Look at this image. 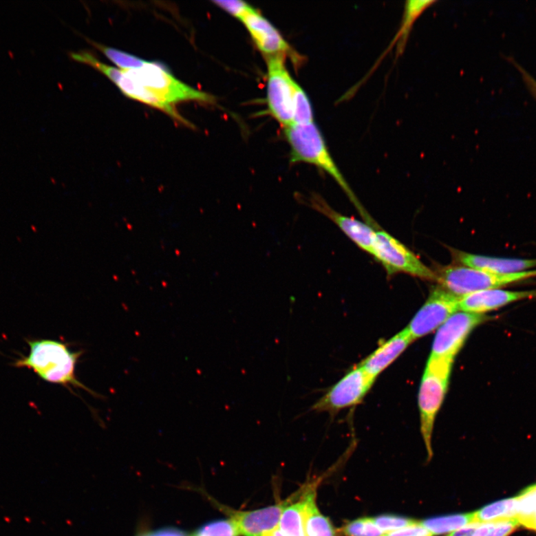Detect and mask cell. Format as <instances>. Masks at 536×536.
Masks as SVG:
<instances>
[{
	"instance_id": "23",
	"label": "cell",
	"mask_w": 536,
	"mask_h": 536,
	"mask_svg": "<svg viewBox=\"0 0 536 536\" xmlns=\"http://www.w3.org/2000/svg\"><path fill=\"white\" fill-rule=\"evenodd\" d=\"M314 122L313 108L310 98L298 84L296 87L294 101V123Z\"/></svg>"
},
{
	"instance_id": "20",
	"label": "cell",
	"mask_w": 536,
	"mask_h": 536,
	"mask_svg": "<svg viewBox=\"0 0 536 536\" xmlns=\"http://www.w3.org/2000/svg\"><path fill=\"white\" fill-rule=\"evenodd\" d=\"M517 497L486 505L475 512V522L489 523L516 519Z\"/></svg>"
},
{
	"instance_id": "12",
	"label": "cell",
	"mask_w": 536,
	"mask_h": 536,
	"mask_svg": "<svg viewBox=\"0 0 536 536\" xmlns=\"http://www.w3.org/2000/svg\"><path fill=\"white\" fill-rule=\"evenodd\" d=\"M249 32L258 50L266 58L284 56H294L290 45L266 17L254 8L240 21Z\"/></svg>"
},
{
	"instance_id": "22",
	"label": "cell",
	"mask_w": 536,
	"mask_h": 536,
	"mask_svg": "<svg viewBox=\"0 0 536 536\" xmlns=\"http://www.w3.org/2000/svg\"><path fill=\"white\" fill-rule=\"evenodd\" d=\"M94 45L98 50L101 51L105 56L110 59L115 65L122 70H129L142 67L147 63L142 58L133 56L121 50L106 47V45L94 43Z\"/></svg>"
},
{
	"instance_id": "19",
	"label": "cell",
	"mask_w": 536,
	"mask_h": 536,
	"mask_svg": "<svg viewBox=\"0 0 536 536\" xmlns=\"http://www.w3.org/2000/svg\"><path fill=\"white\" fill-rule=\"evenodd\" d=\"M475 522V512L431 517L420 522L433 536L449 534Z\"/></svg>"
},
{
	"instance_id": "4",
	"label": "cell",
	"mask_w": 536,
	"mask_h": 536,
	"mask_svg": "<svg viewBox=\"0 0 536 536\" xmlns=\"http://www.w3.org/2000/svg\"><path fill=\"white\" fill-rule=\"evenodd\" d=\"M453 362L429 357L422 378L418 403L421 432L429 458L433 454L431 443L436 418L448 392Z\"/></svg>"
},
{
	"instance_id": "11",
	"label": "cell",
	"mask_w": 536,
	"mask_h": 536,
	"mask_svg": "<svg viewBox=\"0 0 536 536\" xmlns=\"http://www.w3.org/2000/svg\"><path fill=\"white\" fill-rule=\"evenodd\" d=\"M297 198L299 202L328 217L360 248L375 257L376 231L372 226L334 211L321 195L316 193L307 196L297 194Z\"/></svg>"
},
{
	"instance_id": "24",
	"label": "cell",
	"mask_w": 536,
	"mask_h": 536,
	"mask_svg": "<svg viewBox=\"0 0 536 536\" xmlns=\"http://www.w3.org/2000/svg\"><path fill=\"white\" fill-rule=\"evenodd\" d=\"M240 533L233 520H217L206 524L192 536H239Z\"/></svg>"
},
{
	"instance_id": "6",
	"label": "cell",
	"mask_w": 536,
	"mask_h": 536,
	"mask_svg": "<svg viewBox=\"0 0 536 536\" xmlns=\"http://www.w3.org/2000/svg\"><path fill=\"white\" fill-rule=\"evenodd\" d=\"M375 380L366 374L360 365L354 367L337 383L326 390L312 405L310 411L334 416L344 409L358 405L363 402Z\"/></svg>"
},
{
	"instance_id": "27",
	"label": "cell",
	"mask_w": 536,
	"mask_h": 536,
	"mask_svg": "<svg viewBox=\"0 0 536 536\" xmlns=\"http://www.w3.org/2000/svg\"><path fill=\"white\" fill-rule=\"evenodd\" d=\"M375 524L384 533L401 530L419 522L395 515H383L374 517Z\"/></svg>"
},
{
	"instance_id": "15",
	"label": "cell",
	"mask_w": 536,
	"mask_h": 536,
	"mask_svg": "<svg viewBox=\"0 0 536 536\" xmlns=\"http://www.w3.org/2000/svg\"><path fill=\"white\" fill-rule=\"evenodd\" d=\"M454 260L460 266L479 269L497 275H507L534 270L536 259H521L496 258L453 250Z\"/></svg>"
},
{
	"instance_id": "5",
	"label": "cell",
	"mask_w": 536,
	"mask_h": 536,
	"mask_svg": "<svg viewBox=\"0 0 536 536\" xmlns=\"http://www.w3.org/2000/svg\"><path fill=\"white\" fill-rule=\"evenodd\" d=\"M440 287L459 298L481 290L501 288L536 277V269L516 274L497 275L462 266L443 267L435 272Z\"/></svg>"
},
{
	"instance_id": "21",
	"label": "cell",
	"mask_w": 536,
	"mask_h": 536,
	"mask_svg": "<svg viewBox=\"0 0 536 536\" xmlns=\"http://www.w3.org/2000/svg\"><path fill=\"white\" fill-rule=\"evenodd\" d=\"M436 1H407L405 5L404 19L394 42L398 41L397 53H402L414 22Z\"/></svg>"
},
{
	"instance_id": "17",
	"label": "cell",
	"mask_w": 536,
	"mask_h": 536,
	"mask_svg": "<svg viewBox=\"0 0 536 536\" xmlns=\"http://www.w3.org/2000/svg\"><path fill=\"white\" fill-rule=\"evenodd\" d=\"M305 504L306 536H335L333 525L319 511L316 503L315 489H308L302 496Z\"/></svg>"
},
{
	"instance_id": "25",
	"label": "cell",
	"mask_w": 536,
	"mask_h": 536,
	"mask_svg": "<svg viewBox=\"0 0 536 536\" xmlns=\"http://www.w3.org/2000/svg\"><path fill=\"white\" fill-rule=\"evenodd\" d=\"M516 497V520L522 525L536 511V484L526 488Z\"/></svg>"
},
{
	"instance_id": "1",
	"label": "cell",
	"mask_w": 536,
	"mask_h": 536,
	"mask_svg": "<svg viewBox=\"0 0 536 536\" xmlns=\"http://www.w3.org/2000/svg\"><path fill=\"white\" fill-rule=\"evenodd\" d=\"M26 342L30 354L17 359L13 363L14 367L31 369L44 381L71 392L74 387L94 394L76 377V366L83 351H72L67 343L51 339H27Z\"/></svg>"
},
{
	"instance_id": "3",
	"label": "cell",
	"mask_w": 536,
	"mask_h": 536,
	"mask_svg": "<svg viewBox=\"0 0 536 536\" xmlns=\"http://www.w3.org/2000/svg\"><path fill=\"white\" fill-rule=\"evenodd\" d=\"M122 71L172 110H175V105L181 103H215L214 96L182 83L158 62L147 61L140 68Z\"/></svg>"
},
{
	"instance_id": "8",
	"label": "cell",
	"mask_w": 536,
	"mask_h": 536,
	"mask_svg": "<svg viewBox=\"0 0 536 536\" xmlns=\"http://www.w3.org/2000/svg\"><path fill=\"white\" fill-rule=\"evenodd\" d=\"M375 250V258L383 264L388 275L405 272L415 277L437 281L435 271L426 266L403 243L384 231H376Z\"/></svg>"
},
{
	"instance_id": "10",
	"label": "cell",
	"mask_w": 536,
	"mask_h": 536,
	"mask_svg": "<svg viewBox=\"0 0 536 536\" xmlns=\"http://www.w3.org/2000/svg\"><path fill=\"white\" fill-rule=\"evenodd\" d=\"M459 297L440 287L434 288L405 330L414 341L436 330L459 311Z\"/></svg>"
},
{
	"instance_id": "16",
	"label": "cell",
	"mask_w": 536,
	"mask_h": 536,
	"mask_svg": "<svg viewBox=\"0 0 536 536\" xmlns=\"http://www.w3.org/2000/svg\"><path fill=\"white\" fill-rule=\"evenodd\" d=\"M414 341L405 329L381 344L360 366L374 380L394 362Z\"/></svg>"
},
{
	"instance_id": "2",
	"label": "cell",
	"mask_w": 536,
	"mask_h": 536,
	"mask_svg": "<svg viewBox=\"0 0 536 536\" xmlns=\"http://www.w3.org/2000/svg\"><path fill=\"white\" fill-rule=\"evenodd\" d=\"M284 131L290 149V164L307 163L328 174L341 186L361 216L371 224L372 221L370 217L336 164L317 125L314 122L292 124L286 127Z\"/></svg>"
},
{
	"instance_id": "32",
	"label": "cell",
	"mask_w": 536,
	"mask_h": 536,
	"mask_svg": "<svg viewBox=\"0 0 536 536\" xmlns=\"http://www.w3.org/2000/svg\"><path fill=\"white\" fill-rule=\"evenodd\" d=\"M480 523L474 522L462 529L453 531L446 536H475V533Z\"/></svg>"
},
{
	"instance_id": "28",
	"label": "cell",
	"mask_w": 536,
	"mask_h": 536,
	"mask_svg": "<svg viewBox=\"0 0 536 536\" xmlns=\"http://www.w3.org/2000/svg\"><path fill=\"white\" fill-rule=\"evenodd\" d=\"M213 3L239 21L254 9L250 4L241 0H217Z\"/></svg>"
},
{
	"instance_id": "13",
	"label": "cell",
	"mask_w": 536,
	"mask_h": 536,
	"mask_svg": "<svg viewBox=\"0 0 536 536\" xmlns=\"http://www.w3.org/2000/svg\"><path fill=\"white\" fill-rule=\"evenodd\" d=\"M536 298V289L511 292L501 288L481 290L459 299V311L486 314L513 303Z\"/></svg>"
},
{
	"instance_id": "30",
	"label": "cell",
	"mask_w": 536,
	"mask_h": 536,
	"mask_svg": "<svg viewBox=\"0 0 536 536\" xmlns=\"http://www.w3.org/2000/svg\"><path fill=\"white\" fill-rule=\"evenodd\" d=\"M383 536H433L431 533L420 524L407 526V528L385 533Z\"/></svg>"
},
{
	"instance_id": "7",
	"label": "cell",
	"mask_w": 536,
	"mask_h": 536,
	"mask_svg": "<svg viewBox=\"0 0 536 536\" xmlns=\"http://www.w3.org/2000/svg\"><path fill=\"white\" fill-rule=\"evenodd\" d=\"M286 58L284 56L266 58L268 111L284 129L294 123V101L297 85L286 66Z\"/></svg>"
},
{
	"instance_id": "14",
	"label": "cell",
	"mask_w": 536,
	"mask_h": 536,
	"mask_svg": "<svg viewBox=\"0 0 536 536\" xmlns=\"http://www.w3.org/2000/svg\"><path fill=\"white\" fill-rule=\"evenodd\" d=\"M288 502L271 506L259 510L227 512L244 536H270L277 528Z\"/></svg>"
},
{
	"instance_id": "34",
	"label": "cell",
	"mask_w": 536,
	"mask_h": 536,
	"mask_svg": "<svg viewBox=\"0 0 536 536\" xmlns=\"http://www.w3.org/2000/svg\"><path fill=\"white\" fill-rule=\"evenodd\" d=\"M522 525L526 528L536 531V511Z\"/></svg>"
},
{
	"instance_id": "31",
	"label": "cell",
	"mask_w": 536,
	"mask_h": 536,
	"mask_svg": "<svg viewBox=\"0 0 536 536\" xmlns=\"http://www.w3.org/2000/svg\"><path fill=\"white\" fill-rule=\"evenodd\" d=\"M136 536H189L184 531L175 528H164L158 530L142 528Z\"/></svg>"
},
{
	"instance_id": "26",
	"label": "cell",
	"mask_w": 536,
	"mask_h": 536,
	"mask_svg": "<svg viewBox=\"0 0 536 536\" xmlns=\"http://www.w3.org/2000/svg\"><path fill=\"white\" fill-rule=\"evenodd\" d=\"M342 532L346 536H383L385 534L371 517L354 520L345 525Z\"/></svg>"
},
{
	"instance_id": "29",
	"label": "cell",
	"mask_w": 536,
	"mask_h": 536,
	"mask_svg": "<svg viewBox=\"0 0 536 536\" xmlns=\"http://www.w3.org/2000/svg\"><path fill=\"white\" fill-rule=\"evenodd\" d=\"M520 524L516 519L491 522L486 536H508Z\"/></svg>"
},
{
	"instance_id": "33",
	"label": "cell",
	"mask_w": 536,
	"mask_h": 536,
	"mask_svg": "<svg viewBox=\"0 0 536 536\" xmlns=\"http://www.w3.org/2000/svg\"><path fill=\"white\" fill-rule=\"evenodd\" d=\"M520 69L523 78L525 81V83L526 85L528 86L530 90L531 91V93L536 98V81L531 76L530 74H528L525 70L522 69L520 67H519Z\"/></svg>"
},
{
	"instance_id": "18",
	"label": "cell",
	"mask_w": 536,
	"mask_h": 536,
	"mask_svg": "<svg viewBox=\"0 0 536 536\" xmlns=\"http://www.w3.org/2000/svg\"><path fill=\"white\" fill-rule=\"evenodd\" d=\"M270 536H306L303 497L299 502L286 507L277 528Z\"/></svg>"
},
{
	"instance_id": "9",
	"label": "cell",
	"mask_w": 536,
	"mask_h": 536,
	"mask_svg": "<svg viewBox=\"0 0 536 536\" xmlns=\"http://www.w3.org/2000/svg\"><path fill=\"white\" fill-rule=\"evenodd\" d=\"M490 319L486 314L454 313L436 333L429 357L454 361L471 333Z\"/></svg>"
}]
</instances>
